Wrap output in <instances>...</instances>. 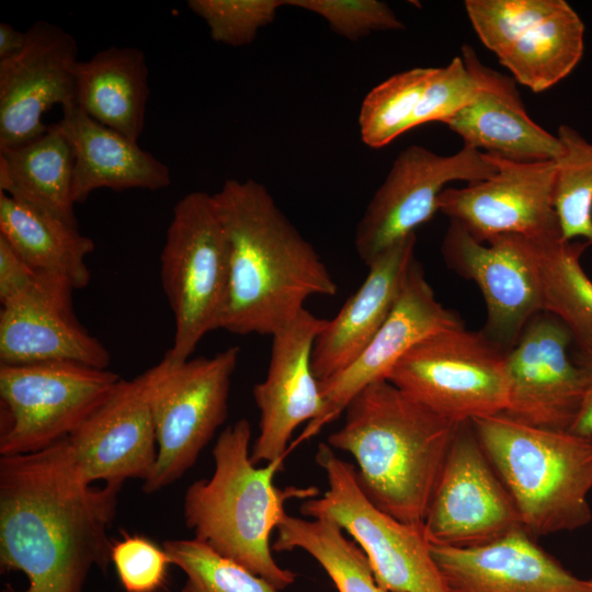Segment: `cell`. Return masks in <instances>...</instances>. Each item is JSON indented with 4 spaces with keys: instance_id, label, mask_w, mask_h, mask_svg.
<instances>
[{
    "instance_id": "obj_35",
    "label": "cell",
    "mask_w": 592,
    "mask_h": 592,
    "mask_svg": "<svg viewBox=\"0 0 592 592\" xmlns=\"http://www.w3.org/2000/svg\"><path fill=\"white\" fill-rule=\"evenodd\" d=\"M285 0H190L189 9L204 20L214 42L243 46L272 23Z\"/></svg>"
},
{
    "instance_id": "obj_20",
    "label": "cell",
    "mask_w": 592,
    "mask_h": 592,
    "mask_svg": "<svg viewBox=\"0 0 592 592\" xmlns=\"http://www.w3.org/2000/svg\"><path fill=\"white\" fill-rule=\"evenodd\" d=\"M326 321L304 309L272 335L266 376L252 391L260 413L259 434L250 454L257 466L284 459L294 431L319 418L325 409L311 355Z\"/></svg>"
},
{
    "instance_id": "obj_18",
    "label": "cell",
    "mask_w": 592,
    "mask_h": 592,
    "mask_svg": "<svg viewBox=\"0 0 592 592\" xmlns=\"http://www.w3.org/2000/svg\"><path fill=\"white\" fill-rule=\"evenodd\" d=\"M26 32L22 52L0 60V149L41 137L48 129L44 114L55 104H73L77 41L47 21Z\"/></svg>"
},
{
    "instance_id": "obj_10",
    "label": "cell",
    "mask_w": 592,
    "mask_h": 592,
    "mask_svg": "<svg viewBox=\"0 0 592 592\" xmlns=\"http://www.w3.org/2000/svg\"><path fill=\"white\" fill-rule=\"evenodd\" d=\"M121 379L73 363L0 365V456L38 452L68 437Z\"/></svg>"
},
{
    "instance_id": "obj_13",
    "label": "cell",
    "mask_w": 592,
    "mask_h": 592,
    "mask_svg": "<svg viewBox=\"0 0 592 592\" xmlns=\"http://www.w3.org/2000/svg\"><path fill=\"white\" fill-rule=\"evenodd\" d=\"M519 527L514 501L471 423H459L424 520L430 544L476 547Z\"/></svg>"
},
{
    "instance_id": "obj_27",
    "label": "cell",
    "mask_w": 592,
    "mask_h": 592,
    "mask_svg": "<svg viewBox=\"0 0 592 592\" xmlns=\"http://www.w3.org/2000/svg\"><path fill=\"white\" fill-rule=\"evenodd\" d=\"M73 155L57 123L41 137L0 149V192L78 228Z\"/></svg>"
},
{
    "instance_id": "obj_23",
    "label": "cell",
    "mask_w": 592,
    "mask_h": 592,
    "mask_svg": "<svg viewBox=\"0 0 592 592\" xmlns=\"http://www.w3.org/2000/svg\"><path fill=\"white\" fill-rule=\"evenodd\" d=\"M415 234L397 242L368 265V273L327 320L315 339L311 365L323 382L346 368L366 348L392 310L414 258Z\"/></svg>"
},
{
    "instance_id": "obj_34",
    "label": "cell",
    "mask_w": 592,
    "mask_h": 592,
    "mask_svg": "<svg viewBox=\"0 0 592 592\" xmlns=\"http://www.w3.org/2000/svg\"><path fill=\"white\" fill-rule=\"evenodd\" d=\"M481 67L469 45H464L462 56L454 57L445 67H435L413 116L412 128L429 122L444 124L473 103L483 88Z\"/></svg>"
},
{
    "instance_id": "obj_26",
    "label": "cell",
    "mask_w": 592,
    "mask_h": 592,
    "mask_svg": "<svg viewBox=\"0 0 592 592\" xmlns=\"http://www.w3.org/2000/svg\"><path fill=\"white\" fill-rule=\"evenodd\" d=\"M148 67L137 47L111 46L73 67V103L98 123L138 143L150 94Z\"/></svg>"
},
{
    "instance_id": "obj_7",
    "label": "cell",
    "mask_w": 592,
    "mask_h": 592,
    "mask_svg": "<svg viewBox=\"0 0 592 592\" xmlns=\"http://www.w3.org/2000/svg\"><path fill=\"white\" fill-rule=\"evenodd\" d=\"M240 349L183 362L162 360L139 375L157 440V460L143 485L155 493L181 478L224 424Z\"/></svg>"
},
{
    "instance_id": "obj_17",
    "label": "cell",
    "mask_w": 592,
    "mask_h": 592,
    "mask_svg": "<svg viewBox=\"0 0 592 592\" xmlns=\"http://www.w3.org/2000/svg\"><path fill=\"white\" fill-rule=\"evenodd\" d=\"M457 312L435 297L424 271L414 259L388 318L361 354L342 372L319 382L325 401L321 415L307 423L296 443L316 435L333 422L363 388L386 379L398 361L426 337L463 327Z\"/></svg>"
},
{
    "instance_id": "obj_14",
    "label": "cell",
    "mask_w": 592,
    "mask_h": 592,
    "mask_svg": "<svg viewBox=\"0 0 592 592\" xmlns=\"http://www.w3.org/2000/svg\"><path fill=\"white\" fill-rule=\"evenodd\" d=\"M441 250L445 264L480 289L487 308L481 332L506 353L543 311L538 241L500 235L480 242L449 220Z\"/></svg>"
},
{
    "instance_id": "obj_37",
    "label": "cell",
    "mask_w": 592,
    "mask_h": 592,
    "mask_svg": "<svg viewBox=\"0 0 592 592\" xmlns=\"http://www.w3.org/2000/svg\"><path fill=\"white\" fill-rule=\"evenodd\" d=\"M111 563L125 592H158L166 584L171 561L163 546L126 533L113 542Z\"/></svg>"
},
{
    "instance_id": "obj_38",
    "label": "cell",
    "mask_w": 592,
    "mask_h": 592,
    "mask_svg": "<svg viewBox=\"0 0 592 592\" xmlns=\"http://www.w3.org/2000/svg\"><path fill=\"white\" fill-rule=\"evenodd\" d=\"M36 274L37 272L0 236L1 305L23 293L34 281Z\"/></svg>"
},
{
    "instance_id": "obj_32",
    "label": "cell",
    "mask_w": 592,
    "mask_h": 592,
    "mask_svg": "<svg viewBox=\"0 0 592 592\" xmlns=\"http://www.w3.org/2000/svg\"><path fill=\"white\" fill-rule=\"evenodd\" d=\"M435 67H414L374 87L364 98L358 115L363 143L387 146L412 128V119Z\"/></svg>"
},
{
    "instance_id": "obj_33",
    "label": "cell",
    "mask_w": 592,
    "mask_h": 592,
    "mask_svg": "<svg viewBox=\"0 0 592 592\" xmlns=\"http://www.w3.org/2000/svg\"><path fill=\"white\" fill-rule=\"evenodd\" d=\"M171 565L185 574L180 592H278L267 580L221 557L195 538L162 544Z\"/></svg>"
},
{
    "instance_id": "obj_12",
    "label": "cell",
    "mask_w": 592,
    "mask_h": 592,
    "mask_svg": "<svg viewBox=\"0 0 592 592\" xmlns=\"http://www.w3.org/2000/svg\"><path fill=\"white\" fill-rule=\"evenodd\" d=\"M497 171L487 153L467 146L449 156L420 145L407 147L394 160L357 223L356 253L368 266L433 217L439 210L437 198L448 182H478Z\"/></svg>"
},
{
    "instance_id": "obj_11",
    "label": "cell",
    "mask_w": 592,
    "mask_h": 592,
    "mask_svg": "<svg viewBox=\"0 0 592 592\" xmlns=\"http://www.w3.org/2000/svg\"><path fill=\"white\" fill-rule=\"evenodd\" d=\"M482 44L513 79L539 93L569 76L584 50V24L565 0H466Z\"/></svg>"
},
{
    "instance_id": "obj_24",
    "label": "cell",
    "mask_w": 592,
    "mask_h": 592,
    "mask_svg": "<svg viewBox=\"0 0 592 592\" xmlns=\"http://www.w3.org/2000/svg\"><path fill=\"white\" fill-rule=\"evenodd\" d=\"M483 88L444 124L464 146L516 162L557 160L562 145L527 114L515 80L482 64Z\"/></svg>"
},
{
    "instance_id": "obj_8",
    "label": "cell",
    "mask_w": 592,
    "mask_h": 592,
    "mask_svg": "<svg viewBox=\"0 0 592 592\" xmlns=\"http://www.w3.org/2000/svg\"><path fill=\"white\" fill-rule=\"evenodd\" d=\"M315 460L327 476L328 489L320 498L304 500V516L337 521L364 550L387 592H449L424 525L406 524L376 508L362 491L356 468L327 443L318 445Z\"/></svg>"
},
{
    "instance_id": "obj_2",
    "label": "cell",
    "mask_w": 592,
    "mask_h": 592,
    "mask_svg": "<svg viewBox=\"0 0 592 592\" xmlns=\"http://www.w3.org/2000/svg\"><path fill=\"white\" fill-rule=\"evenodd\" d=\"M213 200L229 260L219 329L272 337L305 309L308 298L337 294L326 263L263 184L229 179Z\"/></svg>"
},
{
    "instance_id": "obj_21",
    "label": "cell",
    "mask_w": 592,
    "mask_h": 592,
    "mask_svg": "<svg viewBox=\"0 0 592 592\" xmlns=\"http://www.w3.org/2000/svg\"><path fill=\"white\" fill-rule=\"evenodd\" d=\"M67 440L89 483L148 480L157 460V440L140 377L122 378Z\"/></svg>"
},
{
    "instance_id": "obj_15",
    "label": "cell",
    "mask_w": 592,
    "mask_h": 592,
    "mask_svg": "<svg viewBox=\"0 0 592 592\" xmlns=\"http://www.w3.org/2000/svg\"><path fill=\"white\" fill-rule=\"evenodd\" d=\"M488 156L496 174L445 189L437 198L439 210L480 242L500 235L534 241L562 238L554 206L555 160L516 162Z\"/></svg>"
},
{
    "instance_id": "obj_3",
    "label": "cell",
    "mask_w": 592,
    "mask_h": 592,
    "mask_svg": "<svg viewBox=\"0 0 592 592\" xmlns=\"http://www.w3.org/2000/svg\"><path fill=\"white\" fill-rule=\"evenodd\" d=\"M327 444L356 460L357 482L380 511L424 525L459 423L434 413L387 379L358 391Z\"/></svg>"
},
{
    "instance_id": "obj_5",
    "label": "cell",
    "mask_w": 592,
    "mask_h": 592,
    "mask_svg": "<svg viewBox=\"0 0 592 592\" xmlns=\"http://www.w3.org/2000/svg\"><path fill=\"white\" fill-rule=\"evenodd\" d=\"M534 538L592 520V437L534 426L504 412L470 421Z\"/></svg>"
},
{
    "instance_id": "obj_22",
    "label": "cell",
    "mask_w": 592,
    "mask_h": 592,
    "mask_svg": "<svg viewBox=\"0 0 592 592\" xmlns=\"http://www.w3.org/2000/svg\"><path fill=\"white\" fill-rule=\"evenodd\" d=\"M449 592H590L592 580L568 571L523 527L481 546L431 544Z\"/></svg>"
},
{
    "instance_id": "obj_41",
    "label": "cell",
    "mask_w": 592,
    "mask_h": 592,
    "mask_svg": "<svg viewBox=\"0 0 592 592\" xmlns=\"http://www.w3.org/2000/svg\"><path fill=\"white\" fill-rule=\"evenodd\" d=\"M591 580H592V578H591ZM590 592H592V588H591V591H590Z\"/></svg>"
},
{
    "instance_id": "obj_29",
    "label": "cell",
    "mask_w": 592,
    "mask_h": 592,
    "mask_svg": "<svg viewBox=\"0 0 592 592\" xmlns=\"http://www.w3.org/2000/svg\"><path fill=\"white\" fill-rule=\"evenodd\" d=\"M589 246L562 238L538 241L543 311L570 332L579 352L577 363L592 361V281L581 265Z\"/></svg>"
},
{
    "instance_id": "obj_28",
    "label": "cell",
    "mask_w": 592,
    "mask_h": 592,
    "mask_svg": "<svg viewBox=\"0 0 592 592\" xmlns=\"http://www.w3.org/2000/svg\"><path fill=\"white\" fill-rule=\"evenodd\" d=\"M0 236L36 272L84 288L94 242L78 228L0 192Z\"/></svg>"
},
{
    "instance_id": "obj_4",
    "label": "cell",
    "mask_w": 592,
    "mask_h": 592,
    "mask_svg": "<svg viewBox=\"0 0 592 592\" xmlns=\"http://www.w3.org/2000/svg\"><path fill=\"white\" fill-rule=\"evenodd\" d=\"M251 426L247 419L226 426L213 447L214 471L191 483L184 496V520L195 539L278 591L292 585L296 573L280 567L270 538L289 499H310L316 487L280 489L273 483L283 459L263 467L251 460Z\"/></svg>"
},
{
    "instance_id": "obj_36",
    "label": "cell",
    "mask_w": 592,
    "mask_h": 592,
    "mask_svg": "<svg viewBox=\"0 0 592 592\" xmlns=\"http://www.w3.org/2000/svg\"><path fill=\"white\" fill-rule=\"evenodd\" d=\"M285 3L318 14L333 32L350 41L373 32L405 29L391 8L378 0H285Z\"/></svg>"
},
{
    "instance_id": "obj_19",
    "label": "cell",
    "mask_w": 592,
    "mask_h": 592,
    "mask_svg": "<svg viewBox=\"0 0 592 592\" xmlns=\"http://www.w3.org/2000/svg\"><path fill=\"white\" fill-rule=\"evenodd\" d=\"M65 281L38 273L1 305L0 365L73 363L107 369L111 354L78 320Z\"/></svg>"
},
{
    "instance_id": "obj_1",
    "label": "cell",
    "mask_w": 592,
    "mask_h": 592,
    "mask_svg": "<svg viewBox=\"0 0 592 592\" xmlns=\"http://www.w3.org/2000/svg\"><path fill=\"white\" fill-rule=\"evenodd\" d=\"M119 483L81 475L66 439L38 452L0 456V568L20 571L23 590L82 592L92 567L105 570Z\"/></svg>"
},
{
    "instance_id": "obj_9",
    "label": "cell",
    "mask_w": 592,
    "mask_h": 592,
    "mask_svg": "<svg viewBox=\"0 0 592 592\" xmlns=\"http://www.w3.org/2000/svg\"><path fill=\"white\" fill-rule=\"evenodd\" d=\"M386 379L454 423L504 412L508 405L505 352L464 326L417 343Z\"/></svg>"
},
{
    "instance_id": "obj_6",
    "label": "cell",
    "mask_w": 592,
    "mask_h": 592,
    "mask_svg": "<svg viewBox=\"0 0 592 592\" xmlns=\"http://www.w3.org/2000/svg\"><path fill=\"white\" fill-rule=\"evenodd\" d=\"M162 289L174 317V339L163 355L191 357L220 328L229 282L228 243L213 194L191 192L173 207L160 254Z\"/></svg>"
},
{
    "instance_id": "obj_30",
    "label": "cell",
    "mask_w": 592,
    "mask_h": 592,
    "mask_svg": "<svg viewBox=\"0 0 592 592\" xmlns=\"http://www.w3.org/2000/svg\"><path fill=\"white\" fill-rule=\"evenodd\" d=\"M272 550H304L327 572L339 592H387L376 581L369 560L330 516L307 520L286 514L276 527Z\"/></svg>"
},
{
    "instance_id": "obj_31",
    "label": "cell",
    "mask_w": 592,
    "mask_h": 592,
    "mask_svg": "<svg viewBox=\"0 0 592 592\" xmlns=\"http://www.w3.org/2000/svg\"><path fill=\"white\" fill-rule=\"evenodd\" d=\"M562 145L555 160L554 206L563 240L592 244V141L569 125H560Z\"/></svg>"
},
{
    "instance_id": "obj_40",
    "label": "cell",
    "mask_w": 592,
    "mask_h": 592,
    "mask_svg": "<svg viewBox=\"0 0 592 592\" xmlns=\"http://www.w3.org/2000/svg\"><path fill=\"white\" fill-rule=\"evenodd\" d=\"M27 41V32L19 31L7 22L0 23V60L11 58L22 52Z\"/></svg>"
},
{
    "instance_id": "obj_25",
    "label": "cell",
    "mask_w": 592,
    "mask_h": 592,
    "mask_svg": "<svg viewBox=\"0 0 592 592\" xmlns=\"http://www.w3.org/2000/svg\"><path fill=\"white\" fill-rule=\"evenodd\" d=\"M73 155L72 198L83 203L98 189L157 191L171 184L169 168L122 134L78 106L62 107L57 123Z\"/></svg>"
},
{
    "instance_id": "obj_16",
    "label": "cell",
    "mask_w": 592,
    "mask_h": 592,
    "mask_svg": "<svg viewBox=\"0 0 592 592\" xmlns=\"http://www.w3.org/2000/svg\"><path fill=\"white\" fill-rule=\"evenodd\" d=\"M572 338L551 314L540 311L505 353V414L551 430H570L578 414L584 371L568 354Z\"/></svg>"
},
{
    "instance_id": "obj_39",
    "label": "cell",
    "mask_w": 592,
    "mask_h": 592,
    "mask_svg": "<svg viewBox=\"0 0 592 592\" xmlns=\"http://www.w3.org/2000/svg\"><path fill=\"white\" fill-rule=\"evenodd\" d=\"M578 364L584 371V386L578 414L569 431L592 437V361Z\"/></svg>"
}]
</instances>
